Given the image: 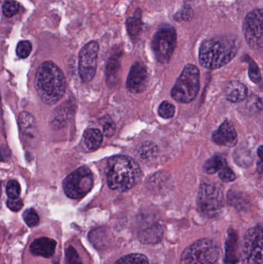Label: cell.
<instances>
[{
  "mask_svg": "<svg viewBox=\"0 0 263 264\" xmlns=\"http://www.w3.org/2000/svg\"><path fill=\"white\" fill-rule=\"evenodd\" d=\"M99 45L96 41L86 44L79 55V74L83 82H90L95 77L98 64Z\"/></svg>",
  "mask_w": 263,
  "mask_h": 264,
  "instance_id": "cell-11",
  "label": "cell"
},
{
  "mask_svg": "<svg viewBox=\"0 0 263 264\" xmlns=\"http://www.w3.org/2000/svg\"><path fill=\"white\" fill-rule=\"evenodd\" d=\"M257 153H258V157H259L261 160H263V145H261V146L258 148Z\"/></svg>",
  "mask_w": 263,
  "mask_h": 264,
  "instance_id": "cell-36",
  "label": "cell"
},
{
  "mask_svg": "<svg viewBox=\"0 0 263 264\" xmlns=\"http://www.w3.org/2000/svg\"><path fill=\"white\" fill-rule=\"evenodd\" d=\"M246 106L252 112H258L262 108V101L258 96L252 95L247 101Z\"/></svg>",
  "mask_w": 263,
  "mask_h": 264,
  "instance_id": "cell-30",
  "label": "cell"
},
{
  "mask_svg": "<svg viewBox=\"0 0 263 264\" xmlns=\"http://www.w3.org/2000/svg\"><path fill=\"white\" fill-rule=\"evenodd\" d=\"M23 218L28 227H36L39 224V215L33 209H27L23 214Z\"/></svg>",
  "mask_w": 263,
  "mask_h": 264,
  "instance_id": "cell-27",
  "label": "cell"
},
{
  "mask_svg": "<svg viewBox=\"0 0 263 264\" xmlns=\"http://www.w3.org/2000/svg\"><path fill=\"white\" fill-rule=\"evenodd\" d=\"M101 124L102 125L103 132L106 137H111L115 131V124L108 115L104 116L101 118Z\"/></svg>",
  "mask_w": 263,
  "mask_h": 264,
  "instance_id": "cell-23",
  "label": "cell"
},
{
  "mask_svg": "<svg viewBox=\"0 0 263 264\" xmlns=\"http://www.w3.org/2000/svg\"><path fill=\"white\" fill-rule=\"evenodd\" d=\"M114 264H148V259L141 253H132L120 258Z\"/></svg>",
  "mask_w": 263,
  "mask_h": 264,
  "instance_id": "cell-21",
  "label": "cell"
},
{
  "mask_svg": "<svg viewBox=\"0 0 263 264\" xmlns=\"http://www.w3.org/2000/svg\"><path fill=\"white\" fill-rule=\"evenodd\" d=\"M200 87V73L192 64L185 66L171 90V96L180 103H190L196 98Z\"/></svg>",
  "mask_w": 263,
  "mask_h": 264,
  "instance_id": "cell-4",
  "label": "cell"
},
{
  "mask_svg": "<svg viewBox=\"0 0 263 264\" xmlns=\"http://www.w3.org/2000/svg\"><path fill=\"white\" fill-rule=\"evenodd\" d=\"M174 112H176V108L174 105L167 101H163L158 108V114L164 119L171 118L174 115Z\"/></svg>",
  "mask_w": 263,
  "mask_h": 264,
  "instance_id": "cell-24",
  "label": "cell"
},
{
  "mask_svg": "<svg viewBox=\"0 0 263 264\" xmlns=\"http://www.w3.org/2000/svg\"><path fill=\"white\" fill-rule=\"evenodd\" d=\"M67 108L68 107L64 108V107L60 106L55 111L54 117H53V123H54V125L61 127L64 124V122H66L67 119H69V114H70L69 110H70V108Z\"/></svg>",
  "mask_w": 263,
  "mask_h": 264,
  "instance_id": "cell-22",
  "label": "cell"
},
{
  "mask_svg": "<svg viewBox=\"0 0 263 264\" xmlns=\"http://www.w3.org/2000/svg\"><path fill=\"white\" fill-rule=\"evenodd\" d=\"M32 51V44L27 40L20 41L17 47V54L20 58H26L29 57Z\"/></svg>",
  "mask_w": 263,
  "mask_h": 264,
  "instance_id": "cell-29",
  "label": "cell"
},
{
  "mask_svg": "<svg viewBox=\"0 0 263 264\" xmlns=\"http://www.w3.org/2000/svg\"><path fill=\"white\" fill-rule=\"evenodd\" d=\"M220 256L218 245L205 239L195 242L184 250L180 264H214Z\"/></svg>",
  "mask_w": 263,
  "mask_h": 264,
  "instance_id": "cell-5",
  "label": "cell"
},
{
  "mask_svg": "<svg viewBox=\"0 0 263 264\" xmlns=\"http://www.w3.org/2000/svg\"><path fill=\"white\" fill-rule=\"evenodd\" d=\"M57 242L53 239L42 237L34 240L30 245V252L35 256L50 258L55 253Z\"/></svg>",
  "mask_w": 263,
  "mask_h": 264,
  "instance_id": "cell-14",
  "label": "cell"
},
{
  "mask_svg": "<svg viewBox=\"0 0 263 264\" xmlns=\"http://www.w3.org/2000/svg\"><path fill=\"white\" fill-rule=\"evenodd\" d=\"M234 159L238 165L245 168L252 165L253 161L250 151L245 148H240L235 152Z\"/></svg>",
  "mask_w": 263,
  "mask_h": 264,
  "instance_id": "cell-19",
  "label": "cell"
},
{
  "mask_svg": "<svg viewBox=\"0 0 263 264\" xmlns=\"http://www.w3.org/2000/svg\"><path fill=\"white\" fill-rule=\"evenodd\" d=\"M20 10V4L14 0H7L3 6V12L7 17H12Z\"/></svg>",
  "mask_w": 263,
  "mask_h": 264,
  "instance_id": "cell-25",
  "label": "cell"
},
{
  "mask_svg": "<svg viewBox=\"0 0 263 264\" xmlns=\"http://www.w3.org/2000/svg\"><path fill=\"white\" fill-rule=\"evenodd\" d=\"M249 63V78L252 80L253 83H259L261 80V73H260L259 69H258L257 64L252 61V59L248 58V61Z\"/></svg>",
  "mask_w": 263,
  "mask_h": 264,
  "instance_id": "cell-26",
  "label": "cell"
},
{
  "mask_svg": "<svg viewBox=\"0 0 263 264\" xmlns=\"http://www.w3.org/2000/svg\"><path fill=\"white\" fill-rule=\"evenodd\" d=\"M243 33L247 43L252 49L263 48V9L253 10L245 17Z\"/></svg>",
  "mask_w": 263,
  "mask_h": 264,
  "instance_id": "cell-10",
  "label": "cell"
},
{
  "mask_svg": "<svg viewBox=\"0 0 263 264\" xmlns=\"http://www.w3.org/2000/svg\"><path fill=\"white\" fill-rule=\"evenodd\" d=\"M228 199L231 205H236V207H243L245 205V199L235 192H229Z\"/></svg>",
  "mask_w": 263,
  "mask_h": 264,
  "instance_id": "cell-34",
  "label": "cell"
},
{
  "mask_svg": "<svg viewBox=\"0 0 263 264\" xmlns=\"http://www.w3.org/2000/svg\"><path fill=\"white\" fill-rule=\"evenodd\" d=\"M7 204L9 209H11L13 212H18L23 206V201L20 198H17V199H10L9 198Z\"/></svg>",
  "mask_w": 263,
  "mask_h": 264,
  "instance_id": "cell-35",
  "label": "cell"
},
{
  "mask_svg": "<svg viewBox=\"0 0 263 264\" xmlns=\"http://www.w3.org/2000/svg\"><path fill=\"white\" fill-rule=\"evenodd\" d=\"M218 176H220V180H223L226 183H230V182L234 181L236 179V174L234 171L231 169L229 166L226 165L221 171L218 172Z\"/></svg>",
  "mask_w": 263,
  "mask_h": 264,
  "instance_id": "cell-33",
  "label": "cell"
},
{
  "mask_svg": "<svg viewBox=\"0 0 263 264\" xmlns=\"http://www.w3.org/2000/svg\"><path fill=\"white\" fill-rule=\"evenodd\" d=\"M214 143L223 146H235L237 144L238 136L234 125L231 121H226L212 134Z\"/></svg>",
  "mask_w": 263,
  "mask_h": 264,
  "instance_id": "cell-13",
  "label": "cell"
},
{
  "mask_svg": "<svg viewBox=\"0 0 263 264\" xmlns=\"http://www.w3.org/2000/svg\"><path fill=\"white\" fill-rule=\"evenodd\" d=\"M177 42V34L172 26H162L154 34L152 39V49L157 61L167 64L171 58Z\"/></svg>",
  "mask_w": 263,
  "mask_h": 264,
  "instance_id": "cell-7",
  "label": "cell"
},
{
  "mask_svg": "<svg viewBox=\"0 0 263 264\" xmlns=\"http://www.w3.org/2000/svg\"><path fill=\"white\" fill-rule=\"evenodd\" d=\"M19 124L23 138L33 142L36 137V127L34 117L28 112H22L19 116Z\"/></svg>",
  "mask_w": 263,
  "mask_h": 264,
  "instance_id": "cell-15",
  "label": "cell"
},
{
  "mask_svg": "<svg viewBox=\"0 0 263 264\" xmlns=\"http://www.w3.org/2000/svg\"><path fill=\"white\" fill-rule=\"evenodd\" d=\"M7 196L10 199H17L20 194V183L17 180H10L7 186Z\"/></svg>",
  "mask_w": 263,
  "mask_h": 264,
  "instance_id": "cell-28",
  "label": "cell"
},
{
  "mask_svg": "<svg viewBox=\"0 0 263 264\" xmlns=\"http://www.w3.org/2000/svg\"><path fill=\"white\" fill-rule=\"evenodd\" d=\"M148 75L143 64L136 63L132 66L127 80V87L133 94L143 92L148 84Z\"/></svg>",
  "mask_w": 263,
  "mask_h": 264,
  "instance_id": "cell-12",
  "label": "cell"
},
{
  "mask_svg": "<svg viewBox=\"0 0 263 264\" xmlns=\"http://www.w3.org/2000/svg\"><path fill=\"white\" fill-rule=\"evenodd\" d=\"M225 95L226 99L230 102H241L246 99L248 96V89L240 82L231 81L226 85Z\"/></svg>",
  "mask_w": 263,
  "mask_h": 264,
  "instance_id": "cell-16",
  "label": "cell"
},
{
  "mask_svg": "<svg viewBox=\"0 0 263 264\" xmlns=\"http://www.w3.org/2000/svg\"><path fill=\"white\" fill-rule=\"evenodd\" d=\"M119 63L118 58L112 57L110 59L109 62L107 64V78L112 79L113 77H115L116 74L118 72Z\"/></svg>",
  "mask_w": 263,
  "mask_h": 264,
  "instance_id": "cell-31",
  "label": "cell"
},
{
  "mask_svg": "<svg viewBox=\"0 0 263 264\" xmlns=\"http://www.w3.org/2000/svg\"><path fill=\"white\" fill-rule=\"evenodd\" d=\"M241 260L243 264L262 263V227H254L245 233L241 252Z\"/></svg>",
  "mask_w": 263,
  "mask_h": 264,
  "instance_id": "cell-9",
  "label": "cell"
},
{
  "mask_svg": "<svg viewBox=\"0 0 263 264\" xmlns=\"http://www.w3.org/2000/svg\"><path fill=\"white\" fill-rule=\"evenodd\" d=\"M224 204L223 192L220 186L203 183L198 191V209L208 217L214 216L221 211Z\"/></svg>",
  "mask_w": 263,
  "mask_h": 264,
  "instance_id": "cell-8",
  "label": "cell"
},
{
  "mask_svg": "<svg viewBox=\"0 0 263 264\" xmlns=\"http://www.w3.org/2000/svg\"><path fill=\"white\" fill-rule=\"evenodd\" d=\"M226 165H227V162L224 158L214 156L205 161L203 169L207 174H214L216 172H220Z\"/></svg>",
  "mask_w": 263,
  "mask_h": 264,
  "instance_id": "cell-18",
  "label": "cell"
},
{
  "mask_svg": "<svg viewBox=\"0 0 263 264\" xmlns=\"http://www.w3.org/2000/svg\"><path fill=\"white\" fill-rule=\"evenodd\" d=\"M106 174L110 189L124 192L138 183L142 172L139 165L132 158L118 155L107 161Z\"/></svg>",
  "mask_w": 263,
  "mask_h": 264,
  "instance_id": "cell-2",
  "label": "cell"
},
{
  "mask_svg": "<svg viewBox=\"0 0 263 264\" xmlns=\"http://www.w3.org/2000/svg\"><path fill=\"white\" fill-rule=\"evenodd\" d=\"M102 142L103 134L98 129H88L83 135V142L88 150H97L101 146Z\"/></svg>",
  "mask_w": 263,
  "mask_h": 264,
  "instance_id": "cell-17",
  "label": "cell"
},
{
  "mask_svg": "<svg viewBox=\"0 0 263 264\" xmlns=\"http://www.w3.org/2000/svg\"><path fill=\"white\" fill-rule=\"evenodd\" d=\"M127 29L130 37H138L142 30V22L138 16L130 17L127 20Z\"/></svg>",
  "mask_w": 263,
  "mask_h": 264,
  "instance_id": "cell-20",
  "label": "cell"
},
{
  "mask_svg": "<svg viewBox=\"0 0 263 264\" xmlns=\"http://www.w3.org/2000/svg\"><path fill=\"white\" fill-rule=\"evenodd\" d=\"M94 185L93 174L86 167L77 168L69 174L63 183L64 193L70 199H79L86 196Z\"/></svg>",
  "mask_w": 263,
  "mask_h": 264,
  "instance_id": "cell-6",
  "label": "cell"
},
{
  "mask_svg": "<svg viewBox=\"0 0 263 264\" xmlns=\"http://www.w3.org/2000/svg\"><path fill=\"white\" fill-rule=\"evenodd\" d=\"M157 147L154 144L151 142H146L144 144L143 146L140 150V154L142 157L145 158H150V157L154 156L157 152Z\"/></svg>",
  "mask_w": 263,
  "mask_h": 264,
  "instance_id": "cell-32",
  "label": "cell"
},
{
  "mask_svg": "<svg viewBox=\"0 0 263 264\" xmlns=\"http://www.w3.org/2000/svg\"><path fill=\"white\" fill-rule=\"evenodd\" d=\"M239 44L235 39L216 37L205 41L200 47L199 63L204 68L214 70L229 64L237 54Z\"/></svg>",
  "mask_w": 263,
  "mask_h": 264,
  "instance_id": "cell-3",
  "label": "cell"
},
{
  "mask_svg": "<svg viewBox=\"0 0 263 264\" xmlns=\"http://www.w3.org/2000/svg\"><path fill=\"white\" fill-rule=\"evenodd\" d=\"M35 86L40 99L48 105H55L67 89L62 70L51 61L42 63L36 72Z\"/></svg>",
  "mask_w": 263,
  "mask_h": 264,
  "instance_id": "cell-1",
  "label": "cell"
},
{
  "mask_svg": "<svg viewBox=\"0 0 263 264\" xmlns=\"http://www.w3.org/2000/svg\"><path fill=\"white\" fill-rule=\"evenodd\" d=\"M257 168H258V171L261 172L263 171V160H261V161H259L258 163V165H257Z\"/></svg>",
  "mask_w": 263,
  "mask_h": 264,
  "instance_id": "cell-37",
  "label": "cell"
}]
</instances>
